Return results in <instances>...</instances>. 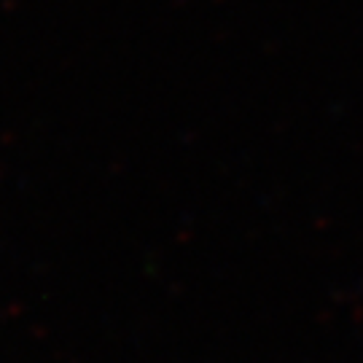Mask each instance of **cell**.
<instances>
[]
</instances>
